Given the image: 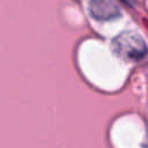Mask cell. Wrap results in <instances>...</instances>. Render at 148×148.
I'll return each instance as SVG.
<instances>
[{
  "label": "cell",
  "mask_w": 148,
  "mask_h": 148,
  "mask_svg": "<svg viewBox=\"0 0 148 148\" xmlns=\"http://www.w3.org/2000/svg\"><path fill=\"white\" fill-rule=\"evenodd\" d=\"M123 1L128 6H134L135 5V0H123Z\"/></svg>",
  "instance_id": "cell-3"
},
{
  "label": "cell",
  "mask_w": 148,
  "mask_h": 148,
  "mask_svg": "<svg viewBox=\"0 0 148 148\" xmlns=\"http://www.w3.org/2000/svg\"><path fill=\"white\" fill-rule=\"evenodd\" d=\"M113 50L123 58L139 60L147 54V45L136 32H123L113 39Z\"/></svg>",
  "instance_id": "cell-1"
},
{
  "label": "cell",
  "mask_w": 148,
  "mask_h": 148,
  "mask_svg": "<svg viewBox=\"0 0 148 148\" xmlns=\"http://www.w3.org/2000/svg\"><path fill=\"white\" fill-rule=\"evenodd\" d=\"M89 12L99 21H108L120 15V9L113 0H90Z\"/></svg>",
  "instance_id": "cell-2"
}]
</instances>
